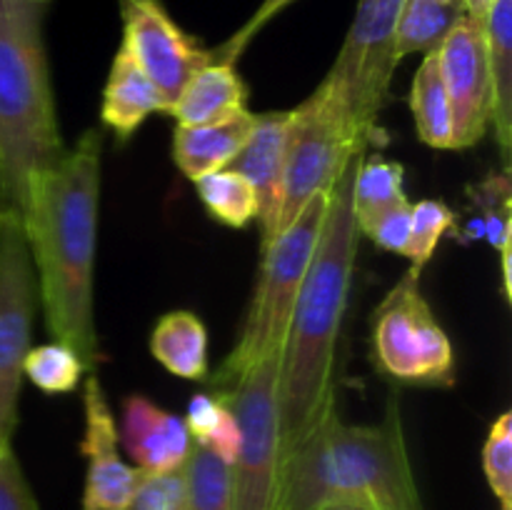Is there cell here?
Returning a JSON list of instances; mask_svg holds the SVG:
<instances>
[{
  "mask_svg": "<svg viewBox=\"0 0 512 510\" xmlns=\"http://www.w3.org/2000/svg\"><path fill=\"white\" fill-rule=\"evenodd\" d=\"M255 113L248 108L198 125H178L173 133V160L188 180L228 168L253 133Z\"/></svg>",
  "mask_w": 512,
  "mask_h": 510,
  "instance_id": "cell-16",
  "label": "cell"
},
{
  "mask_svg": "<svg viewBox=\"0 0 512 510\" xmlns=\"http://www.w3.org/2000/svg\"><path fill=\"white\" fill-rule=\"evenodd\" d=\"M118 440L133 458L135 468L143 473H168L183 468L193 445L183 418L140 393L123 400Z\"/></svg>",
  "mask_w": 512,
  "mask_h": 510,
  "instance_id": "cell-15",
  "label": "cell"
},
{
  "mask_svg": "<svg viewBox=\"0 0 512 510\" xmlns=\"http://www.w3.org/2000/svg\"><path fill=\"white\" fill-rule=\"evenodd\" d=\"M443 3H448V5H458V8H465L463 0H443Z\"/></svg>",
  "mask_w": 512,
  "mask_h": 510,
  "instance_id": "cell-37",
  "label": "cell"
},
{
  "mask_svg": "<svg viewBox=\"0 0 512 510\" xmlns=\"http://www.w3.org/2000/svg\"><path fill=\"white\" fill-rule=\"evenodd\" d=\"M280 358H265L223 390H215L233 410L240 428V448L230 463L233 510H278L280 413H278Z\"/></svg>",
  "mask_w": 512,
  "mask_h": 510,
  "instance_id": "cell-6",
  "label": "cell"
},
{
  "mask_svg": "<svg viewBox=\"0 0 512 510\" xmlns=\"http://www.w3.org/2000/svg\"><path fill=\"white\" fill-rule=\"evenodd\" d=\"M293 3L295 0H263V3L258 5V10H255V13L250 15V18L245 20V23L240 25V28L235 30L223 45L210 50V53H213V60H220V63H233V65L238 63V58L245 53V48L253 43L255 35H258L270 20L278 18V15Z\"/></svg>",
  "mask_w": 512,
  "mask_h": 510,
  "instance_id": "cell-31",
  "label": "cell"
},
{
  "mask_svg": "<svg viewBox=\"0 0 512 510\" xmlns=\"http://www.w3.org/2000/svg\"><path fill=\"white\" fill-rule=\"evenodd\" d=\"M290 110L258 113L253 133L245 140L240 153L228 163L230 170L243 175L258 195V223L263 248L278 230L280 198H283L285 145H288Z\"/></svg>",
  "mask_w": 512,
  "mask_h": 510,
  "instance_id": "cell-14",
  "label": "cell"
},
{
  "mask_svg": "<svg viewBox=\"0 0 512 510\" xmlns=\"http://www.w3.org/2000/svg\"><path fill=\"white\" fill-rule=\"evenodd\" d=\"M123 3V45L133 53L143 73L163 95L165 113L173 108L190 78L213 63V53L200 48L158 0H120Z\"/></svg>",
  "mask_w": 512,
  "mask_h": 510,
  "instance_id": "cell-11",
  "label": "cell"
},
{
  "mask_svg": "<svg viewBox=\"0 0 512 510\" xmlns=\"http://www.w3.org/2000/svg\"><path fill=\"white\" fill-rule=\"evenodd\" d=\"M410 110H413L418 138L438 150H455L453 113L448 93L438 68V53H425L413 85H410Z\"/></svg>",
  "mask_w": 512,
  "mask_h": 510,
  "instance_id": "cell-21",
  "label": "cell"
},
{
  "mask_svg": "<svg viewBox=\"0 0 512 510\" xmlns=\"http://www.w3.org/2000/svg\"><path fill=\"white\" fill-rule=\"evenodd\" d=\"M490 75V125L503 163L512 153V0H493L483 20Z\"/></svg>",
  "mask_w": 512,
  "mask_h": 510,
  "instance_id": "cell-18",
  "label": "cell"
},
{
  "mask_svg": "<svg viewBox=\"0 0 512 510\" xmlns=\"http://www.w3.org/2000/svg\"><path fill=\"white\" fill-rule=\"evenodd\" d=\"M48 0H0V173L18 213L28 183L65 155L43 43Z\"/></svg>",
  "mask_w": 512,
  "mask_h": 510,
  "instance_id": "cell-4",
  "label": "cell"
},
{
  "mask_svg": "<svg viewBox=\"0 0 512 510\" xmlns=\"http://www.w3.org/2000/svg\"><path fill=\"white\" fill-rule=\"evenodd\" d=\"M408 203L405 195V168L380 153H365L353 183V215L360 235L378 220L385 210Z\"/></svg>",
  "mask_w": 512,
  "mask_h": 510,
  "instance_id": "cell-22",
  "label": "cell"
},
{
  "mask_svg": "<svg viewBox=\"0 0 512 510\" xmlns=\"http://www.w3.org/2000/svg\"><path fill=\"white\" fill-rule=\"evenodd\" d=\"M355 503L370 510H425L405 445L398 400L373 425L345 423L338 410L283 450L278 510Z\"/></svg>",
  "mask_w": 512,
  "mask_h": 510,
  "instance_id": "cell-3",
  "label": "cell"
},
{
  "mask_svg": "<svg viewBox=\"0 0 512 510\" xmlns=\"http://www.w3.org/2000/svg\"><path fill=\"white\" fill-rule=\"evenodd\" d=\"M0 510H40L13 450H0Z\"/></svg>",
  "mask_w": 512,
  "mask_h": 510,
  "instance_id": "cell-33",
  "label": "cell"
},
{
  "mask_svg": "<svg viewBox=\"0 0 512 510\" xmlns=\"http://www.w3.org/2000/svg\"><path fill=\"white\" fill-rule=\"evenodd\" d=\"M360 143L373 140L350 125L338 98L325 83L308 100L290 110L288 145H285L283 198H280L278 230L288 228L300 210L320 193H328L343 173L350 153Z\"/></svg>",
  "mask_w": 512,
  "mask_h": 510,
  "instance_id": "cell-8",
  "label": "cell"
},
{
  "mask_svg": "<svg viewBox=\"0 0 512 510\" xmlns=\"http://www.w3.org/2000/svg\"><path fill=\"white\" fill-rule=\"evenodd\" d=\"M13 213V208H10V200H8V193H5V183H3V173H0V218L3 215ZM18 215V213H15Z\"/></svg>",
  "mask_w": 512,
  "mask_h": 510,
  "instance_id": "cell-35",
  "label": "cell"
},
{
  "mask_svg": "<svg viewBox=\"0 0 512 510\" xmlns=\"http://www.w3.org/2000/svg\"><path fill=\"white\" fill-rule=\"evenodd\" d=\"M410 218H413V203L408 200V203L385 210L378 220H373V225L363 235L373 238V243L380 250L405 255L410 240Z\"/></svg>",
  "mask_w": 512,
  "mask_h": 510,
  "instance_id": "cell-32",
  "label": "cell"
},
{
  "mask_svg": "<svg viewBox=\"0 0 512 510\" xmlns=\"http://www.w3.org/2000/svg\"><path fill=\"white\" fill-rule=\"evenodd\" d=\"M190 440L210 450L225 463H233L240 448V428L233 410L218 393H195L183 418Z\"/></svg>",
  "mask_w": 512,
  "mask_h": 510,
  "instance_id": "cell-24",
  "label": "cell"
},
{
  "mask_svg": "<svg viewBox=\"0 0 512 510\" xmlns=\"http://www.w3.org/2000/svg\"><path fill=\"white\" fill-rule=\"evenodd\" d=\"M128 510H188L185 465L168 473H143Z\"/></svg>",
  "mask_w": 512,
  "mask_h": 510,
  "instance_id": "cell-30",
  "label": "cell"
},
{
  "mask_svg": "<svg viewBox=\"0 0 512 510\" xmlns=\"http://www.w3.org/2000/svg\"><path fill=\"white\" fill-rule=\"evenodd\" d=\"M100 160L103 135L85 130L58 163L30 180L20 208L48 333L70 345L88 373L100 360L93 315Z\"/></svg>",
  "mask_w": 512,
  "mask_h": 510,
  "instance_id": "cell-1",
  "label": "cell"
},
{
  "mask_svg": "<svg viewBox=\"0 0 512 510\" xmlns=\"http://www.w3.org/2000/svg\"><path fill=\"white\" fill-rule=\"evenodd\" d=\"M85 373L88 368L80 355L70 345L58 343V340L30 348L23 360V378H28L35 388L50 395L73 393Z\"/></svg>",
  "mask_w": 512,
  "mask_h": 510,
  "instance_id": "cell-26",
  "label": "cell"
},
{
  "mask_svg": "<svg viewBox=\"0 0 512 510\" xmlns=\"http://www.w3.org/2000/svg\"><path fill=\"white\" fill-rule=\"evenodd\" d=\"M245 103L248 85L240 78L238 68L213 60L185 83L168 115H173L178 125H198L245 110Z\"/></svg>",
  "mask_w": 512,
  "mask_h": 510,
  "instance_id": "cell-19",
  "label": "cell"
},
{
  "mask_svg": "<svg viewBox=\"0 0 512 510\" xmlns=\"http://www.w3.org/2000/svg\"><path fill=\"white\" fill-rule=\"evenodd\" d=\"M195 188H198L210 218H215L218 223L228 225V228H245L248 223L258 220V195H255L253 185L235 170H213L195 180Z\"/></svg>",
  "mask_w": 512,
  "mask_h": 510,
  "instance_id": "cell-25",
  "label": "cell"
},
{
  "mask_svg": "<svg viewBox=\"0 0 512 510\" xmlns=\"http://www.w3.org/2000/svg\"><path fill=\"white\" fill-rule=\"evenodd\" d=\"M150 353L183 380L208 378V330L190 310H170L150 333Z\"/></svg>",
  "mask_w": 512,
  "mask_h": 510,
  "instance_id": "cell-20",
  "label": "cell"
},
{
  "mask_svg": "<svg viewBox=\"0 0 512 510\" xmlns=\"http://www.w3.org/2000/svg\"><path fill=\"white\" fill-rule=\"evenodd\" d=\"M435 53L453 113L455 150L473 148L490 128V75L483 23L463 13Z\"/></svg>",
  "mask_w": 512,
  "mask_h": 510,
  "instance_id": "cell-12",
  "label": "cell"
},
{
  "mask_svg": "<svg viewBox=\"0 0 512 510\" xmlns=\"http://www.w3.org/2000/svg\"><path fill=\"white\" fill-rule=\"evenodd\" d=\"M483 470L500 508L512 510V413L505 410L490 425L483 445Z\"/></svg>",
  "mask_w": 512,
  "mask_h": 510,
  "instance_id": "cell-29",
  "label": "cell"
},
{
  "mask_svg": "<svg viewBox=\"0 0 512 510\" xmlns=\"http://www.w3.org/2000/svg\"><path fill=\"white\" fill-rule=\"evenodd\" d=\"M188 510H233L230 465L200 445H190L185 460Z\"/></svg>",
  "mask_w": 512,
  "mask_h": 510,
  "instance_id": "cell-27",
  "label": "cell"
},
{
  "mask_svg": "<svg viewBox=\"0 0 512 510\" xmlns=\"http://www.w3.org/2000/svg\"><path fill=\"white\" fill-rule=\"evenodd\" d=\"M465 8L443 0H403L395 25V60L413 53H433Z\"/></svg>",
  "mask_w": 512,
  "mask_h": 510,
  "instance_id": "cell-23",
  "label": "cell"
},
{
  "mask_svg": "<svg viewBox=\"0 0 512 510\" xmlns=\"http://www.w3.org/2000/svg\"><path fill=\"white\" fill-rule=\"evenodd\" d=\"M38 278L23 223L15 213L0 218V450H13L23 360L30 350Z\"/></svg>",
  "mask_w": 512,
  "mask_h": 510,
  "instance_id": "cell-10",
  "label": "cell"
},
{
  "mask_svg": "<svg viewBox=\"0 0 512 510\" xmlns=\"http://www.w3.org/2000/svg\"><path fill=\"white\" fill-rule=\"evenodd\" d=\"M368 150L370 143H360L330 188L318 248L290 315L278 370L283 450L305 438L335 410L338 343L360 240L353 215V183Z\"/></svg>",
  "mask_w": 512,
  "mask_h": 510,
  "instance_id": "cell-2",
  "label": "cell"
},
{
  "mask_svg": "<svg viewBox=\"0 0 512 510\" xmlns=\"http://www.w3.org/2000/svg\"><path fill=\"white\" fill-rule=\"evenodd\" d=\"M403 0H358L345 43L323 83L333 90L350 125L375 143L378 115L398 68L395 25Z\"/></svg>",
  "mask_w": 512,
  "mask_h": 510,
  "instance_id": "cell-9",
  "label": "cell"
},
{
  "mask_svg": "<svg viewBox=\"0 0 512 510\" xmlns=\"http://www.w3.org/2000/svg\"><path fill=\"white\" fill-rule=\"evenodd\" d=\"M328 193L315 195L300 210L298 218L263 248L258 283H255L253 300H250L248 315L240 328L238 343L233 345L228 358L210 378L215 390L228 388L233 380H238L245 370L258 365L260 360L283 355L290 315H293L300 285H303L310 260L318 248L320 230H323Z\"/></svg>",
  "mask_w": 512,
  "mask_h": 510,
  "instance_id": "cell-5",
  "label": "cell"
},
{
  "mask_svg": "<svg viewBox=\"0 0 512 510\" xmlns=\"http://www.w3.org/2000/svg\"><path fill=\"white\" fill-rule=\"evenodd\" d=\"M463 3H465V13H468L473 20H478V23H483L490 5H493V0H463Z\"/></svg>",
  "mask_w": 512,
  "mask_h": 510,
  "instance_id": "cell-34",
  "label": "cell"
},
{
  "mask_svg": "<svg viewBox=\"0 0 512 510\" xmlns=\"http://www.w3.org/2000/svg\"><path fill=\"white\" fill-rule=\"evenodd\" d=\"M153 113H165L163 95L143 73L133 53L120 43L105 80L100 120L120 140H128Z\"/></svg>",
  "mask_w": 512,
  "mask_h": 510,
  "instance_id": "cell-17",
  "label": "cell"
},
{
  "mask_svg": "<svg viewBox=\"0 0 512 510\" xmlns=\"http://www.w3.org/2000/svg\"><path fill=\"white\" fill-rule=\"evenodd\" d=\"M373 363L405 385L455 383L453 345L420 290V270L410 268L375 310Z\"/></svg>",
  "mask_w": 512,
  "mask_h": 510,
  "instance_id": "cell-7",
  "label": "cell"
},
{
  "mask_svg": "<svg viewBox=\"0 0 512 510\" xmlns=\"http://www.w3.org/2000/svg\"><path fill=\"white\" fill-rule=\"evenodd\" d=\"M323 510H370L365 505H355V503H333V505H325Z\"/></svg>",
  "mask_w": 512,
  "mask_h": 510,
  "instance_id": "cell-36",
  "label": "cell"
},
{
  "mask_svg": "<svg viewBox=\"0 0 512 510\" xmlns=\"http://www.w3.org/2000/svg\"><path fill=\"white\" fill-rule=\"evenodd\" d=\"M455 213L443 200H418L413 205V218H410V240L405 258L410 260V268L423 273L430 263L433 253L438 250L443 235L453 228Z\"/></svg>",
  "mask_w": 512,
  "mask_h": 510,
  "instance_id": "cell-28",
  "label": "cell"
},
{
  "mask_svg": "<svg viewBox=\"0 0 512 510\" xmlns=\"http://www.w3.org/2000/svg\"><path fill=\"white\" fill-rule=\"evenodd\" d=\"M85 433L80 453L88 460L83 488V510H128L143 470L120 458L118 428L105 398L103 383L95 373L83 388Z\"/></svg>",
  "mask_w": 512,
  "mask_h": 510,
  "instance_id": "cell-13",
  "label": "cell"
}]
</instances>
